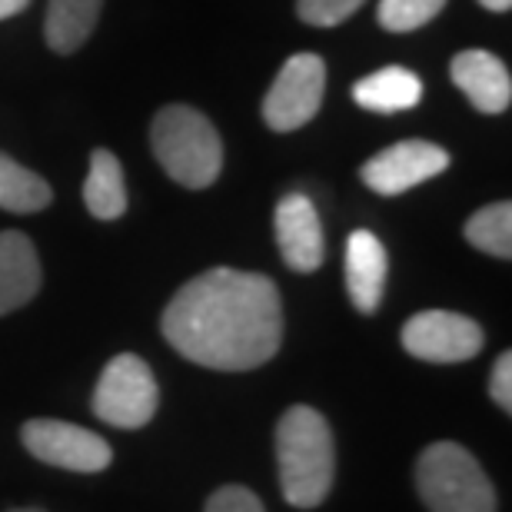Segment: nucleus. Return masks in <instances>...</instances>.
Returning <instances> with one entry per match:
<instances>
[{"instance_id":"nucleus-25","label":"nucleus","mask_w":512,"mask_h":512,"mask_svg":"<svg viewBox=\"0 0 512 512\" xmlns=\"http://www.w3.org/2000/svg\"><path fill=\"white\" fill-rule=\"evenodd\" d=\"M4 512H47V509H40V506H14V509H4Z\"/></svg>"},{"instance_id":"nucleus-9","label":"nucleus","mask_w":512,"mask_h":512,"mask_svg":"<svg viewBox=\"0 0 512 512\" xmlns=\"http://www.w3.org/2000/svg\"><path fill=\"white\" fill-rule=\"evenodd\" d=\"M443 170H449V153L439 143L403 140L380 150L373 160H366L360 177L380 197H399V193L439 177Z\"/></svg>"},{"instance_id":"nucleus-7","label":"nucleus","mask_w":512,"mask_h":512,"mask_svg":"<svg viewBox=\"0 0 512 512\" xmlns=\"http://www.w3.org/2000/svg\"><path fill=\"white\" fill-rule=\"evenodd\" d=\"M20 443L34 459L67 473H104L114 449L94 429L64 419H30L20 426Z\"/></svg>"},{"instance_id":"nucleus-21","label":"nucleus","mask_w":512,"mask_h":512,"mask_svg":"<svg viewBox=\"0 0 512 512\" xmlns=\"http://www.w3.org/2000/svg\"><path fill=\"white\" fill-rule=\"evenodd\" d=\"M203 512H266L260 496L247 486H220L217 493L207 499Z\"/></svg>"},{"instance_id":"nucleus-5","label":"nucleus","mask_w":512,"mask_h":512,"mask_svg":"<svg viewBox=\"0 0 512 512\" xmlns=\"http://www.w3.org/2000/svg\"><path fill=\"white\" fill-rule=\"evenodd\" d=\"M157 406V380L137 353H120L104 366L94 389V413L100 423L117 429H143L157 416Z\"/></svg>"},{"instance_id":"nucleus-19","label":"nucleus","mask_w":512,"mask_h":512,"mask_svg":"<svg viewBox=\"0 0 512 512\" xmlns=\"http://www.w3.org/2000/svg\"><path fill=\"white\" fill-rule=\"evenodd\" d=\"M446 7V0H380V24L393 34H409V30H419L429 24L439 10Z\"/></svg>"},{"instance_id":"nucleus-6","label":"nucleus","mask_w":512,"mask_h":512,"mask_svg":"<svg viewBox=\"0 0 512 512\" xmlns=\"http://www.w3.org/2000/svg\"><path fill=\"white\" fill-rule=\"evenodd\" d=\"M326 90V64L316 54H293L263 97V120L276 133H293L320 114Z\"/></svg>"},{"instance_id":"nucleus-18","label":"nucleus","mask_w":512,"mask_h":512,"mask_svg":"<svg viewBox=\"0 0 512 512\" xmlns=\"http://www.w3.org/2000/svg\"><path fill=\"white\" fill-rule=\"evenodd\" d=\"M466 240L469 247L483 250L496 260H509L512 256V203L499 200L489 207L476 210L466 220Z\"/></svg>"},{"instance_id":"nucleus-1","label":"nucleus","mask_w":512,"mask_h":512,"mask_svg":"<svg viewBox=\"0 0 512 512\" xmlns=\"http://www.w3.org/2000/svg\"><path fill=\"white\" fill-rule=\"evenodd\" d=\"M160 330L183 360L220 373L270 363L283 343V303L270 276L217 266L183 283Z\"/></svg>"},{"instance_id":"nucleus-11","label":"nucleus","mask_w":512,"mask_h":512,"mask_svg":"<svg viewBox=\"0 0 512 512\" xmlns=\"http://www.w3.org/2000/svg\"><path fill=\"white\" fill-rule=\"evenodd\" d=\"M453 84L463 90L479 114H503L512 100V77L509 67L489 50H459L449 64Z\"/></svg>"},{"instance_id":"nucleus-20","label":"nucleus","mask_w":512,"mask_h":512,"mask_svg":"<svg viewBox=\"0 0 512 512\" xmlns=\"http://www.w3.org/2000/svg\"><path fill=\"white\" fill-rule=\"evenodd\" d=\"M366 0H296V14L303 24L313 27H336L350 20Z\"/></svg>"},{"instance_id":"nucleus-22","label":"nucleus","mask_w":512,"mask_h":512,"mask_svg":"<svg viewBox=\"0 0 512 512\" xmlns=\"http://www.w3.org/2000/svg\"><path fill=\"white\" fill-rule=\"evenodd\" d=\"M489 396L503 413H512V353H503L496 360L493 376H489Z\"/></svg>"},{"instance_id":"nucleus-10","label":"nucleus","mask_w":512,"mask_h":512,"mask_svg":"<svg viewBox=\"0 0 512 512\" xmlns=\"http://www.w3.org/2000/svg\"><path fill=\"white\" fill-rule=\"evenodd\" d=\"M276 243L290 270L296 273H316L323 266V227L320 213L306 193H286L276 207Z\"/></svg>"},{"instance_id":"nucleus-3","label":"nucleus","mask_w":512,"mask_h":512,"mask_svg":"<svg viewBox=\"0 0 512 512\" xmlns=\"http://www.w3.org/2000/svg\"><path fill=\"white\" fill-rule=\"evenodd\" d=\"M150 147L173 183L207 190L223 170V140L217 127L190 104H167L150 124Z\"/></svg>"},{"instance_id":"nucleus-17","label":"nucleus","mask_w":512,"mask_h":512,"mask_svg":"<svg viewBox=\"0 0 512 512\" xmlns=\"http://www.w3.org/2000/svg\"><path fill=\"white\" fill-rule=\"evenodd\" d=\"M54 190L40 173L27 170L24 163L0 153V210L7 213H37L50 207Z\"/></svg>"},{"instance_id":"nucleus-12","label":"nucleus","mask_w":512,"mask_h":512,"mask_svg":"<svg viewBox=\"0 0 512 512\" xmlns=\"http://www.w3.org/2000/svg\"><path fill=\"white\" fill-rule=\"evenodd\" d=\"M389 256L380 237L370 230H356L346 243V290L360 313H376L386 293Z\"/></svg>"},{"instance_id":"nucleus-2","label":"nucleus","mask_w":512,"mask_h":512,"mask_svg":"<svg viewBox=\"0 0 512 512\" xmlns=\"http://www.w3.org/2000/svg\"><path fill=\"white\" fill-rule=\"evenodd\" d=\"M280 493L293 509H316L330 496L336 443L326 416L313 406H290L276 426Z\"/></svg>"},{"instance_id":"nucleus-13","label":"nucleus","mask_w":512,"mask_h":512,"mask_svg":"<svg viewBox=\"0 0 512 512\" xmlns=\"http://www.w3.org/2000/svg\"><path fill=\"white\" fill-rule=\"evenodd\" d=\"M40 256L27 233L4 230L0 233V316L20 310L40 290Z\"/></svg>"},{"instance_id":"nucleus-8","label":"nucleus","mask_w":512,"mask_h":512,"mask_svg":"<svg viewBox=\"0 0 512 512\" xmlns=\"http://www.w3.org/2000/svg\"><path fill=\"white\" fill-rule=\"evenodd\" d=\"M403 350L423 363H466L483 350V330L463 313L426 310L406 320Z\"/></svg>"},{"instance_id":"nucleus-14","label":"nucleus","mask_w":512,"mask_h":512,"mask_svg":"<svg viewBox=\"0 0 512 512\" xmlns=\"http://www.w3.org/2000/svg\"><path fill=\"white\" fill-rule=\"evenodd\" d=\"M353 100L373 114H399L423 100V80L406 67H383L353 84Z\"/></svg>"},{"instance_id":"nucleus-23","label":"nucleus","mask_w":512,"mask_h":512,"mask_svg":"<svg viewBox=\"0 0 512 512\" xmlns=\"http://www.w3.org/2000/svg\"><path fill=\"white\" fill-rule=\"evenodd\" d=\"M30 0H0V20H7V17H17L20 10H27Z\"/></svg>"},{"instance_id":"nucleus-4","label":"nucleus","mask_w":512,"mask_h":512,"mask_svg":"<svg viewBox=\"0 0 512 512\" xmlns=\"http://www.w3.org/2000/svg\"><path fill=\"white\" fill-rule=\"evenodd\" d=\"M416 489L429 512H496V489L459 443H433L416 459Z\"/></svg>"},{"instance_id":"nucleus-15","label":"nucleus","mask_w":512,"mask_h":512,"mask_svg":"<svg viewBox=\"0 0 512 512\" xmlns=\"http://www.w3.org/2000/svg\"><path fill=\"white\" fill-rule=\"evenodd\" d=\"M104 0H50L44 17V40L57 54H74L94 34Z\"/></svg>"},{"instance_id":"nucleus-24","label":"nucleus","mask_w":512,"mask_h":512,"mask_svg":"<svg viewBox=\"0 0 512 512\" xmlns=\"http://www.w3.org/2000/svg\"><path fill=\"white\" fill-rule=\"evenodd\" d=\"M486 10H493V14H506V10L512 7V0H479Z\"/></svg>"},{"instance_id":"nucleus-16","label":"nucleus","mask_w":512,"mask_h":512,"mask_svg":"<svg viewBox=\"0 0 512 512\" xmlns=\"http://www.w3.org/2000/svg\"><path fill=\"white\" fill-rule=\"evenodd\" d=\"M84 203L90 217L97 220H117L127 213V183L124 167L110 150L90 153V173L84 183Z\"/></svg>"}]
</instances>
